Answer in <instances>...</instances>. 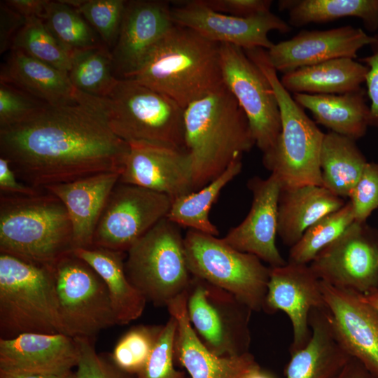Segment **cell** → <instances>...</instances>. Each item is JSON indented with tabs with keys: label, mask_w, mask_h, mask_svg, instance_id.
<instances>
[{
	"label": "cell",
	"mask_w": 378,
	"mask_h": 378,
	"mask_svg": "<svg viewBox=\"0 0 378 378\" xmlns=\"http://www.w3.org/2000/svg\"><path fill=\"white\" fill-rule=\"evenodd\" d=\"M278 7L288 12L292 27L355 17L368 31L378 29V0H281Z\"/></svg>",
	"instance_id": "cell-32"
},
{
	"label": "cell",
	"mask_w": 378,
	"mask_h": 378,
	"mask_svg": "<svg viewBox=\"0 0 378 378\" xmlns=\"http://www.w3.org/2000/svg\"><path fill=\"white\" fill-rule=\"evenodd\" d=\"M164 325H139L132 327L115 344L109 354L121 370L136 376L144 367L160 337Z\"/></svg>",
	"instance_id": "cell-38"
},
{
	"label": "cell",
	"mask_w": 378,
	"mask_h": 378,
	"mask_svg": "<svg viewBox=\"0 0 378 378\" xmlns=\"http://www.w3.org/2000/svg\"><path fill=\"white\" fill-rule=\"evenodd\" d=\"M185 109L223 84L220 43L175 24L130 78Z\"/></svg>",
	"instance_id": "cell-3"
},
{
	"label": "cell",
	"mask_w": 378,
	"mask_h": 378,
	"mask_svg": "<svg viewBox=\"0 0 378 378\" xmlns=\"http://www.w3.org/2000/svg\"><path fill=\"white\" fill-rule=\"evenodd\" d=\"M27 332L65 334L53 265L0 253V338Z\"/></svg>",
	"instance_id": "cell-6"
},
{
	"label": "cell",
	"mask_w": 378,
	"mask_h": 378,
	"mask_svg": "<svg viewBox=\"0 0 378 378\" xmlns=\"http://www.w3.org/2000/svg\"><path fill=\"white\" fill-rule=\"evenodd\" d=\"M246 378H274V376L259 368L253 371Z\"/></svg>",
	"instance_id": "cell-52"
},
{
	"label": "cell",
	"mask_w": 378,
	"mask_h": 378,
	"mask_svg": "<svg viewBox=\"0 0 378 378\" xmlns=\"http://www.w3.org/2000/svg\"><path fill=\"white\" fill-rule=\"evenodd\" d=\"M363 299L378 312V289L366 295H361Z\"/></svg>",
	"instance_id": "cell-51"
},
{
	"label": "cell",
	"mask_w": 378,
	"mask_h": 378,
	"mask_svg": "<svg viewBox=\"0 0 378 378\" xmlns=\"http://www.w3.org/2000/svg\"><path fill=\"white\" fill-rule=\"evenodd\" d=\"M76 98L73 104H47L27 118L0 128V157L22 183L44 189L122 172L129 144L113 133L88 94L77 90Z\"/></svg>",
	"instance_id": "cell-1"
},
{
	"label": "cell",
	"mask_w": 378,
	"mask_h": 378,
	"mask_svg": "<svg viewBox=\"0 0 378 378\" xmlns=\"http://www.w3.org/2000/svg\"><path fill=\"white\" fill-rule=\"evenodd\" d=\"M346 202L326 188L314 185L281 189L278 202L277 234L292 247L306 230Z\"/></svg>",
	"instance_id": "cell-27"
},
{
	"label": "cell",
	"mask_w": 378,
	"mask_h": 378,
	"mask_svg": "<svg viewBox=\"0 0 378 378\" xmlns=\"http://www.w3.org/2000/svg\"><path fill=\"white\" fill-rule=\"evenodd\" d=\"M321 280L309 264L289 262L270 267L263 310L267 314L285 312L293 327L290 354L304 347L312 330L309 317L313 309H326Z\"/></svg>",
	"instance_id": "cell-16"
},
{
	"label": "cell",
	"mask_w": 378,
	"mask_h": 378,
	"mask_svg": "<svg viewBox=\"0 0 378 378\" xmlns=\"http://www.w3.org/2000/svg\"><path fill=\"white\" fill-rule=\"evenodd\" d=\"M8 6L16 10L26 19L37 18L43 20L49 0H6Z\"/></svg>",
	"instance_id": "cell-48"
},
{
	"label": "cell",
	"mask_w": 378,
	"mask_h": 378,
	"mask_svg": "<svg viewBox=\"0 0 378 378\" xmlns=\"http://www.w3.org/2000/svg\"><path fill=\"white\" fill-rule=\"evenodd\" d=\"M78 347V362L76 378H135V376L119 369L109 357L98 354L93 341L75 337Z\"/></svg>",
	"instance_id": "cell-42"
},
{
	"label": "cell",
	"mask_w": 378,
	"mask_h": 378,
	"mask_svg": "<svg viewBox=\"0 0 378 378\" xmlns=\"http://www.w3.org/2000/svg\"><path fill=\"white\" fill-rule=\"evenodd\" d=\"M58 310L66 335L92 340L117 325L106 286L74 251L53 265Z\"/></svg>",
	"instance_id": "cell-10"
},
{
	"label": "cell",
	"mask_w": 378,
	"mask_h": 378,
	"mask_svg": "<svg viewBox=\"0 0 378 378\" xmlns=\"http://www.w3.org/2000/svg\"><path fill=\"white\" fill-rule=\"evenodd\" d=\"M74 337L66 334L27 332L0 338V370L36 374H62L78 362Z\"/></svg>",
	"instance_id": "cell-23"
},
{
	"label": "cell",
	"mask_w": 378,
	"mask_h": 378,
	"mask_svg": "<svg viewBox=\"0 0 378 378\" xmlns=\"http://www.w3.org/2000/svg\"><path fill=\"white\" fill-rule=\"evenodd\" d=\"M46 104L15 85L0 81V128L27 118Z\"/></svg>",
	"instance_id": "cell-41"
},
{
	"label": "cell",
	"mask_w": 378,
	"mask_h": 378,
	"mask_svg": "<svg viewBox=\"0 0 378 378\" xmlns=\"http://www.w3.org/2000/svg\"><path fill=\"white\" fill-rule=\"evenodd\" d=\"M43 190L33 188L20 181L8 160L0 157V194L34 195Z\"/></svg>",
	"instance_id": "cell-47"
},
{
	"label": "cell",
	"mask_w": 378,
	"mask_h": 378,
	"mask_svg": "<svg viewBox=\"0 0 378 378\" xmlns=\"http://www.w3.org/2000/svg\"><path fill=\"white\" fill-rule=\"evenodd\" d=\"M120 173L104 172L44 188L57 196L67 210L73 227L74 249L92 246L98 220Z\"/></svg>",
	"instance_id": "cell-24"
},
{
	"label": "cell",
	"mask_w": 378,
	"mask_h": 378,
	"mask_svg": "<svg viewBox=\"0 0 378 378\" xmlns=\"http://www.w3.org/2000/svg\"><path fill=\"white\" fill-rule=\"evenodd\" d=\"M371 54L359 59L368 67L365 83L370 104V126L378 127V34L370 43Z\"/></svg>",
	"instance_id": "cell-45"
},
{
	"label": "cell",
	"mask_w": 378,
	"mask_h": 378,
	"mask_svg": "<svg viewBox=\"0 0 378 378\" xmlns=\"http://www.w3.org/2000/svg\"><path fill=\"white\" fill-rule=\"evenodd\" d=\"M169 316L146 363L135 378H187L174 367L177 322Z\"/></svg>",
	"instance_id": "cell-40"
},
{
	"label": "cell",
	"mask_w": 378,
	"mask_h": 378,
	"mask_svg": "<svg viewBox=\"0 0 378 378\" xmlns=\"http://www.w3.org/2000/svg\"><path fill=\"white\" fill-rule=\"evenodd\" d=\"M355 222L364 223L378 208V163L368 162L349 197Z\"/></svg>",
	"instance_id": "cell-43"
},
{
	"label": "cell",
	"mask_w": 378,
	"mask_h": 378,
	"mask_svg": "<svg viewBox=\"0 0 378 378\" xmlns=\"http://www.w3.org/2000/svg\"><path fill=\"white\" fill-rule=\"evenodd\" d=\"M172 204L164 194L118 182L98 220L92 246L127 252L167 216Z\"/></svg>",
	"instance_id": "cell-13"
},
{
	"label": "cell",
	"mask_w": 378,
	"mask_h": 378,
	"mask_svg": "<svg viewBox=\"0 0 378 378\" xmlns=\"http://www.w3.org/2000/svg\"><path fill=\"white\" fill-rule=\"evenodd\" d=\"M26 18L8 6L0 3V53L10 50L13 40L26 22Z\"/></svg>",
	"instance_id": "cell-46"
},
{
	"label": "cell",
	"mask_w": 378,
	"mask_h": 378,
	"mask_svg": "<svg viewBox=\"0 0 378 378\" xmlns=\"http://www.w3.org/2000/svg\"><path fill=\"white\" fill-rule=\"evenodd\" d=\"M125 271L147 302L167 307L188 291L192 275L188 268L180 226L167 217L126 252Z\"/></svg>",
	"instance_id": "cell-8"
},
{
	"label": "cell",
	"mask_w": 378,
	"mask_h": 378,
	"mask_svg": "<svg viewBox=\"0 0 378 378\" xmlns=\"http://www.w3.org/2000/svg\"><path fill=\"white\" fill-rule=\"evenodd\" d=\"M211 9L239 18H250L270 12L272 0H201Z\"/></svg>",
	"instance_id": "cell-44"
},
{
	"label": "cell",
	"mask_w": 378,
	"mask_h": 378,
	"mask_svg": "<svg viewBox=\"0 0 378 378\" xmlns=\"http://www.w3.org/2000/svg\"><path fill=\"white\" fill-rule=\"evenodd\" d=\"M74 250L63 202L43 190L34 195L0 194V253L53 265Z\"/></svg>",
	"instance_id": "cell-4"
},
{
	"label": "cell",
	"mask_w": 378,
	"mask_h": 378,
	"mask_svg": "<svg viewBox=\"0 0 378 378\" xmlns=\"http://www.w3.org/2000/svg\"><path fill=\"white\" fill-rule=\"evenodd\" d=\"M253 194L248 214L223 239L234 248L256 255L270 267L286 265L276 245L278 224V202L281 184L271 174L267 178L255 176L248 182Z\"/></svg>",
	"instance_id": "cell-21"
},
{
	"label": "cell",
	"mask_w": 378,
	"mask_h": 378,
	"mask_svg": "<svg viewBox=\"0 0 378 378\" xmlns=\"http://www.w3.org/2000/svg\"><path fill=\"white\" fill-rule=\"evenodd\" d=\"M293 97L312 113L316 123L355 141L370 126V105L362 88L338 94L297 93Z\"/></svg>",
	"instance_id": "cell-28"
},
{
	"label": "cell",
	"mask_w": 378,
	"mask_h": 378,
	"mask_svg": "<svg viewBox=\"0 0 378 378\" xmlns=\"http://www.w3.org/2000/svg\"><path fill=\"white\" fill-rule=\"evenodd\" d=\"M337 378H377L357 359L351 358Z\"/></svg>",
	"instance_id": "cell-49"
},
{
	"label": "cell",
	"mask_w": 378,
	"mask_h": 378,
	"mask_svg": "<svg viewBox=\"0 0 378 378\" xmlns=\"http://www.w3.org/2000/svg\"><path fill=\"white\" fill-rule=\"evenodd\" d=\"M334 332L348 354L378 378V312L360 294L321 280Z\"/></svg>",
	"instance_id": "cell-18"
},
{
	"label": "cell",
	"mask_w": 378,
	"mask_h": 378,
	"mask_svg": "<svg viewBox=\"0 0 378 378\" xmlns=\"http://www.w3.org/2000/svg\"><path fill=\"white\" fill-rule=\"evenodd\" d=\"M174 25L169 3L127 1L119 35L111 50L115 78H131L154 46Z\"/></svg>",
	"instance_id": "cell-19"
},
{
	"label": "cell",
	"mask_w": 378,
	"mask_h": 378,
	"mask_svg": "<svg viewBox=\"0 0 378 378\" xmlns=\"http://www.w3.org/2000/svg\"><path fill=\"white\" fill-rule=\"evenodd\" d=\"M43 20L69 55L77 50L105 46L80 13L62 0L49 1Z\"/></svg>",
	"instance_id": "cell-35"
},
{
	"label": "cell",
	"mask_w": 378,
	"mask_h": 378,
	"mask_svg": "<svg viewBox=\"0 0 378 378\" xmlns=\"http://www.w3.org/2000/svg\"><path fill=\"white\" fill-rule=\"evenodd\" d=\"M0 378H76L73 370L62 374H36L0 370Z\"/></svg>",
	"instance_id": "cell-50"
},
{
	"label": "cell",
	"mask_w": 378,
	"mask_h": 378,
	"mask_svg": "<svg viewBox=\"0 0 378 378\" xmlns=\"http://www.w3.org/2000/svg\"><path fill=\"white\" fill-rule=\"evenodd\" d=\"M74 253L88 263L105 283L117 325L127 324L143 314L147 301L127 277L126 252L92 246L76 248Z\"/></svg>",
	"instance_id": "cell-29"
},
{
	"label": "cell",
	"mask_w": 378,
	"mask_h": 378,
	"mask_svg": "<svg viewBox=\"0 0 378 378\" xmlns=\"http://www.w3.org/2000/svg\"><path fill=\"white\" fill-rule=\"evenodd\" d=\"M317 277L360 295L378 289V235L365 223L354 222L309 264Z\"/></svg>",
	"instance_id": "cell-14"
},
{
	"label": "cell",
	"mask_w": 378,
	"mask_h": 378,
	"mask_svg": "<svg viewBox=\"0 0 378 378\" xmlns=\"http://www.w3.org/2000/svg\"><path fill=\"white\" fill-rule=\"evenodd\" d=\"M186 309L192 328L211 351L220 356L249 352L253 310L234 295L192 276Z\"/></svg>",
	"instance_id": "cell-11"
},
{
	"label": "cell",
	"mask_w": 378,
	"mask_h": 378,
	"mask_svg": "<svg viewBox=\"0 0 378 378\" xmlns=\"http://www.w3.org/2000/svg\"><path fill=\"white\" fill-rule=\"evenodd\" d=\"M0 81L10 83L52 106L77 102L68 74L19 50H10L1 65Z\"/></svg>",
	"instance_id": "cell-26"
},
{
	"label": "cell",
	"mask_w": 378,
	"mask_h": 378,
	"mask_svg": "<svg viewBox=\"0 0 378 378\" xmlns=\"http://www.w3.org/2000/svg\"><path fill=\"white\" fill-rule=\"evenodd\" d=\"M223 81L244 111L262 154L272 150L281 133V115L271 84L240 47L220 43Z\"/></svg>",
	"instance_id": "cell-12"
},
{
	"label": "cell",
	"mask_w": 378,
	"mask_h": 378,
	"mask_svg": "<svg viewBox=\"0 0 378 378\" xmlns=\"http://www.w3.org/2000/svg\"><path fill=\"white\" fill-rule=\"evenodd\" d=\"M309 323L311 338L304 347L290 354L286 378H337L351 357L334 332L327 307L313 309Z\"/></svg>",
	"instance_id": "cell-25"
},
{
	"label": "cell",
	"mask_w": 378,
	"mask_h": 378,
	"mask_svg": "<svg viewBox=\"0 0 378 378\" xmlns=\"http://www.w3.org/2000/svg\"><path fill=\"white\" fill-rule=\"evenodd\" d=\"M127 1L84 0L76 9L111 51L121 27Z\"/></svg>",
	"instance_id": "cell-39"
},
{
	"label": "cell",
	"mask_w": 378,
	"mask_h": 378,
	"mask_svg": "<svg viewBox=\"0 0 378 378\" xmlns=\"http://www.w3.org/2000/svg\"><path fill=\"white\" fill-rule=\"evenodd\" d=\"M368 162L355 140L331 131L324 134L320 153L322 186L334 195L349 198Z\"/></svg>",
	"instance_id": "cell-31"
},
{
	"label": "cell",
	"mask_w": 378,
	"mask_h": 378,
	"mask_svg": "<svg viewBox=\"0 0 378 378\" xmlns=\"http://www.w3.org/2000/svg\"><path fill=\"white\" fill-rule=\"evenodd\" d=\"M355 221L349 201L308 227L300 240L290 247L288 262L309 264L325 247L340 237Z\"/></svg>",
	"instance_id": "cell-36"
},
{
	"label": "cell",
	"mask_w": 378,
	"mask_h": 378,
	"mask_svg": "<svg viewBox=\"0 0 378 378\" xmlns=\"http://www.w3.org/2000/svg\"><path fill=\"white\" fill-rule=\"evenodd\" d=\"M373 36L361 28L345 25L325 30H302L289 40L266 50L267 59L284 74L340 57L356 59L358 51L370 46Z\"/></svg>",
	"instance_id": "cell-20"
},
{
	"label": "cell",
	"mask_w": 378,
	"mask_h": 378,
	"mask_svg": "<svg viewBox=\"0 0 378 378\" xmlns=\"http://www.w3.org/2000/svg\"><path fill=\"white\" fill-rule=\"evenodd\" d=\"M186 301L187 292L167 308L177 322L175 363L184 368L190 378H246L260 368L250 352L238 356H220L211 351L190 323Z\"/></svg>",
	"instance_id": "cell-22"
},
{
	"label": "cell",
	"mask_w": 378,
	"mask_h": 378,
	"mask_svg": "<svg viewBox=\"0 0 378 378\" xmlns=\"http://www.w3.org/2000/svg\"><path fill=\"white\" fill-rule=\"evenodd\" d=\"M241 159L237 160L202 188L173 200L167 218L180 227L217 237L219 232L209 218V211L220 191L241 172Z\"/></svg>",
	"instance_id": "cell-33"
},
{
	"label": "cell",
	"mask_w": 378,
	"mask_h": 378,
	"mask_svg": "<svg viewBox=\"0 0 378 378\" xmlns=\"http://www.w3.org/2000/svg\"><path fill=\"white\" fill-rule=\"evenodd\" d=\"M172 8L175 24L189 28L205 38L249 50L270 49L274 43L268 34L274 30L288 33L292 27L271 11L250 18H239L216 12L201 0L182 1Z\"/></svg>",
	"instance_id": "cell-15"
},
{
	"label": "cell",
	"mask_w": 378,
	"mask_h": 378,
	"mask_svg": "<svg viewBox=\"0 0 378 378\" xmlns=\"http://www.w3.org/2000/svg\"><path fill=\"white\" fill-rule=\"evenodd\" d=\"M11 50H19L28 55L69 73L70 55L46 27L37 18H27L15 37Z\"/></svg>",
	"instance_id": "cell-37"
},
{
	"label": "cell",
	"mask_w": 378,
	"mask_h": 378,
	"mask_svg": "<svg viewBox=\"0 0 378 378\" xmlns=\"http://www.w3.org/2000/svg\"><path fill=\"white\" fill-rule=\"evenodd\" d=\"M186 260L193 276L225 290L253 312L263 310L270 267L239 251L216 236L188 230L184 236Z\"/></svg>",
	"instance_id": "cell-9"
},
{
	"label": "cell",
	"mask_w": 378,
	"mask_h": 378,
	"mask_svg": "<svg viewBox=\"0 0 378 378\" xmlns=\"http://www.w3.org/2000/svg\"><path fill=\"white\" fill-rule=\"evenodd\" d=\"M69 78L78 90L91 96H107L118 78L111 51L106 46L77 50L70 55Z\"/></svg>",
	"instance_id": "cell-34"
},
{
	"label": "cell",
	"mask_w": 378,
	"mask_h": 378,
	"mask_svg": "<svg viewBox=\"0 0 378 378\" xmlns=\"http://www.w3.org/2000/svg\"><path fill=\"white\" fill-rule=\"evenodd\" d=\"M89 97L113 133L127 143L186 149L184 109L167 96L125 78L118 79L107 96Z\"/></svg>",
	"instance_id": "cell-7"
},
{
	"label": "cell",
	"mask_w": 378,
	"mask_h": 378,
	"mask_svg": "<svg viewBox=\"0 0 378 378\" xmlns=\"http://www.w3.org/2000/svg\"><path fill=\"white\" fill-rule=\"evenodd\" d=\"M184 139L192 162L194 192L255 145L244 111L224 83L184 109Z\"/></svg>",
	"instance_id": "cell-2"
},
{
	"label": "cell",
	"mask_w": 378,
	"mask_h": 378,
	"mask_svg": "<svg viewBox=\"0 0 378 378\" xmlns=\"http://www.w3.org/2000/svg\"><path fill=\"white\" fill-rule=\"evenodd\" d=\"M129 145L118 182L164 194L172 201L194 192L192 162L186 149L147 142Z\"/></svg>",
	"instance_id": "cell-17"
},
{
	"label": "cell",
	"mask_w": 378,
	"mask_h": 378,
	"mask_svg": "<svg viewBox=\"0 0 378 378\" xmlns=\"http://www.w3.org/2000/svg\"><path fill=\"white\" fill-rule=\"evenodd\" d=\"M367 72L364 64L340 57L284 74L280 81L293 94H338L360 89Z\"/></svg>",
	"instance_id": "cell-30"
},
{
	"label": "cell",
	"mask_w": 378,
	"mask_h": 378,
	"mask_svg": "<svg viewBox=\"0 0 378 378\" xmlns=\"http://www.w3.org/2000/svg\"><path fill=\"white\" fill-rule=\"evenodd\" d=\"M244 51L270 81L280 111L281 133L274 148L263 154L264 166L277 177L281 189L322 186L320 153L325 133L282 85L267 59L266 50L256 48Z\"/></svg>",
	"instance_id": "cell-5"
}]
</instances>
